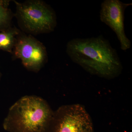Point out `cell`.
<instances>
[{"label": "cell", "mask_w": 132, "mask_h": 132, "mask_svg": "<svg viewBox=\"0 0 132 132\" xmlns=\"http://www.w3.org/2000/svg\"><path fill=\"white\" fill-rule=\"evenodd\" d=\"M66 52L72 61L92 75L112 79L123 71L117 51L102 35L72 39L68 43Z\"/></svg>", "instance_id": "obj_1"}, {"label": "cell", "mask_w": 132, "mask_h": 132, "mask_svg": "<svg viewBox=\"0 0 132 132\" xmlns=\"http://www.w3.org/2000/svg\"><path fill=\"white\" fill-rule=\"evenodd\" d=\"M53 112L42 98L26 95L10 107L3 126L8 132H46Z\"/></svg>", "instance_id": "obj_2"}, {"label": "cell", "mask_w": 132, "mask_h": 132, "mask_svg": "<svg viewBox=\"0 0 132 132\" xmlns=\"http://www.w3.org/2000/svg\"><path fill=\"white\" fill-rule=\"evenodd\" d=\"M46 132H95L90 114L79 104L64 105L54 111Z\"/></svg>", "instance_id": "obj_3"}, {"label": "cell", "mask_w": 132, "mask_h": 132, "mask_svg": "<svg viewBox=\"0 0 132 132\" xmlns=\"http://www.w3.org/2000/svg\"><path fill=\"white\" fill-rule=\"evenodd\" d=\"M15 3L19 19L28 31L34 33L54 31L57 24L56 15L49 6L40 1Z\"/></svg>", "instance_id": "obj_4"}, {"label": "cell", "mask_w": 132, "mask_h": 132, "mask_svg": "<svg viewBox=\"0 0 132 132\" xmlns=\"http://www.w3.org/2000/svg\"><path fill=\"white\" fill-rule=\"evenodd\" d=\"M132 3H125L119 0H105L101 3L100 19L115 32L124 51L129 49L131 42L125 32V9Z\"/></svg>", "instance_id": "obj_5"}, {"label": "cell", "mask_w": 132, "mask_h": 132, "mask_svg": "<svg viewBox=\"0 0 132 132\" xmlns=\"http://www.w3.org/2000/svg\"><path fill=\"white\" fill-rule=\"evenodd\" d=\"M14 55L30 71H39L47 60L46 50L41 43L29 36H22L16 40Z\"/></svg>", "instance_id": "obj_6"}, {"label": "cell", "mask_w": 132, "mask_h": 132, "mask_svg": "<svg viewBox=\"0 0 132 132\" xmlns=\"http://www.w3.org/2000/svg\"><path fill=\"white\" fill-rule=\"evenodd\" d=\"M18 34L15 29H10L0 32V50L12 53L16 43L15 36Z\"/></svg>", "instance_id": "obj_7"}, {"label": "cell", "mask_w": 132, "mask_h": 132, "mask_svg": "<svg viewBox=\"0 0 132 132\" xmlns=\"http://www.w3.org/2000/svg\"><path fill=\"white\" fill-rule=\"evenodd\" d=\"M7 1H0V29L6 27L10 19Z\"/></svg>", "instance_id": "obj_8"}, {"label": "cell", "mask_w": 132, "mask_h": 132, "mask_svg": "<svg viewBox=\"0 0 132 132\" xmlns=\"http://www.w3.org/2000/svg\"><path fill=\"white\" fill-rule=\"evenodd\" d=\"M1 72H0V79H1Z\"/></svg>", "instance_id": "obj_9"}]
</instances>
